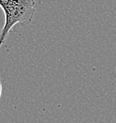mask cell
Returning a JSON list of instances; mask_svg holds the SVG:
<instances>
[{
    "label": "cell",
    "mask_w": 116,
    "mask_h": 123,
    "mask_svg": "<svg viewBox=\"0 0 116 123\" xmlns=\"http://www.w3.org/2000/svg\"><path fill=\"white\" fill-rule=\"evenodd\" d=\"M2 92H3V88H2V80H1V77H0V98H1Z\"/></svg>",
    "instance_id": "7a4b0ae2"
},
{
    "label": "cell",
    "mask_w": 116,
    "mask_h": 123,
    "mask_svg": "<svg viewBox=\"0 0 116 123\" xmlns=\"http://www.w3.org/2000/svg\"><path fill=\"white\" fill-rule=\"evenodd\" d=\"M31 3H35V0H29Z\"/></svg>",
    "instance_id": "3957f363"
},
{
    "label": "cell",
    "mask_w": 116,
    "mask_h": 123,
    "mask_svg": "<svg viewBox=\"0 0 116 123\" xmlns=\"http://www.w3.org/2000/svg\"><path fill=\"white\" fill-rule=\"evenodd\" d=\"M35 3L29 0H0V7L5 15V24L0 35V47L4 43L7 34L17 24H30L35 13Z\"/></svg>",
    "instance_id": "6da1fadb"
}]
</instances>
